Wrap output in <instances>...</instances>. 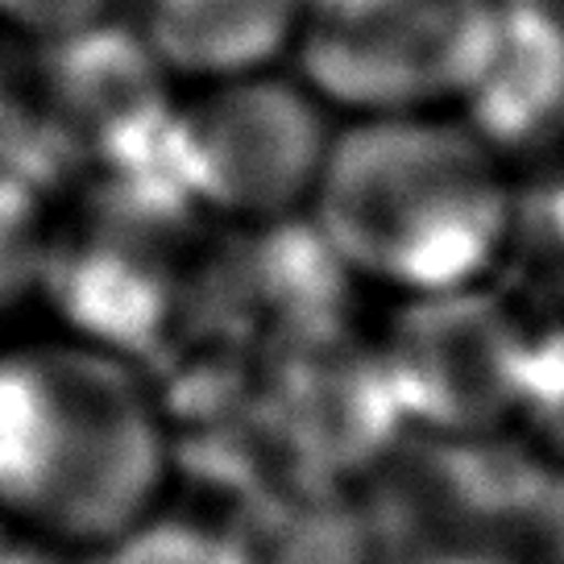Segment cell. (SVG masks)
Listing matches in <instances>:
<instances>
[{
	"mask_svg": "<svg viewBox=\"0 0 564 564\" xmlns=\"http://www.w3.org/2000/svg\"><path fill=\"white\" fill-rule=\"evenodd\" d=\"M171 427L124 352L84 336L0 349V528L96 552L159 511Z\"/></svg>",
	"mask_w": 564,
	"mask_h": 564,
	"instance_id": "1",
	"label": "cell"
},
{
	"mask_svg": "<svg viewBox=\"0 0 564 564\" xmlns=\"http://www.w3.org/2000/svg\"><path fill=\"white\" fill-rule=\"evenodd\" d=\"M514 216L498 150L427 112L333 133L312 192V225L336 262L406 295L474 286L502 258Z\"/></svg>",
	"mask_w": 564,
	"mask_h": 564,
	"instance_id": "2",
	"label": "cell"
},
{
	"mask_svg": "<svg viewBox=\"0 0 564 564\" xmlns=\"http://www.w3.org/2000/svg\"><path fill=\"white\" fill-rule=\"evenodd\" d=\"M494 0H303L300 63L316 100L366 117L460 100L490 42Z\"/></svg>",
	"mask_w": 564,
	"mask_h": 564,
	"instance_id": "3",
	"label": "cell"
},
{
	"mask_svg": "<svg viewBox=\"0 0 564 564\" xmlns=\"http://www.w3.org/2000/svg\"><path fill=\"white\" fill-rule=\"evenodd\" d=\"M328 141L316 96L258 70L175 108L166 162L183 199L265 225L312 204Z\"/></svg>",
	"mask_w": 564,
	"mask_h": 564,
	"instance_id": "4",
	"label": "cell"
},
{
	"mask_svg": "<svg viewBox=\"0 0 564 564\" xmlns=\"http://www.w3.org/2000/svg\"><path fill=\"white\" fill-rule=\"evenodd\" d=\"M531 333L481 286L411 295L382 370L403 420L441 436H486L523 403Z\"/></svg>",
	"mask_w": 564,
	"mask_h": 564,
	"instance_id": "5",
	"label": "cell"
},
{
	"mask_svg": "<svg viewBox=\"0 0 564 564\" xmlns=\"http://www.w3.org/2000/svg\"><path fill=\"white\" fill-rule=\"evenodd\" d=\"M460 100L469 105V129L494 150L564 138L561 0H494L490 42Z\"/></svg>",
	"mask_w": 564,
	"mask_h": 564,
	"instance_id": "6",
	"label": "cell"
},
{
	"mask_svg": "<svg viewBox=\"0 0 564 564\" xmlns=\"http://www.w3.org/2000/svg\"><path fill=\"white\" fill-rule=\"evenodd\" d=\"M54 105L67 133L88 138L105 154H124L150 138H166L175 108L166 105V70L138 30L117 18L54 42Z\"/></svg>",
	"mask_w": 564,
	"mask_h": 564,
	"instance_id": "7",
	"label": "cell"
},
{
	"mask_svg": "<svg viewBox=\"0 0 564 564\" xmlns=\"http://www.w3.org/2000/svg\"><path fill=\"white\" fill-rule=\"evenodd\" d=\"M303 0H145L138 34L166 75H258L300 34Z\"/></svg>",
	"mask_w": 564,
	"mask_h": 564,
	"instance_id": "8",
	"label": "cell"
},
{
	"mask_svg": "<svg viewBox=\"0 0 564 564\" xmlns=\"http://www.w3.org/2000/svg\"><path fill=\"white\" fill-rule=\"evenodd\" d=\"M232 540L241 564H370V535L336 498H282L262 531Z\"/></svg>",
	"mask_w": 564,
	"mask_h": 564,
	"instance_id": "9",
	"label": "cell"
},
{
	"mask_svg": "<svg viewBox=\"0 0 564 564\" xmlns=\"http://www.w3.org/2000/svg\"><path fill=\"white\" fill-rule=\"evenodd\" d=\"M88 556L91 564H241L229 531H212L195 519L162 511H150Z\"/></svg>",
	"mask_w": 564,
	"mask_h": 564,
	"instance_id": "10",
	"label": "cell"
},
{
	"mask_svg": "<svg viewBox=\"0 0 564 564\" xmlns=\"http://www.w3.org/2000/svg\"><path fill=\"white\" fill-rule=\"evenodd\" d=\"M51 270V229L37 192L18 175H0V307L34 291Z\"/></svg>",
	"mask_w": 564,
	"mask_h": 564,
	"instance_id": "11",
	"label": "cell"
},
{
	"mask_svg": "<svg viewBox=\"0 0 564 564\" xmlns=\"http://www.w3.org/2000/svg\"><path fill=\"white\" fill-rule=\"evenodd\" d=\"M519 411L535 423L540 441L564 460V319L544 333H531L528 378Z\"/></svg>",
	"mask_w": 564,
	"mask_h": 564,
	"instance_id": "12",
	"label": "cell"
},
{
	"mask_svg": "<svg viewBox=\"0 0 564 564\" xmlns=\"http://www.w3.org/2000/svg\"><path fill=\"white\" fill-rule=\"evenodd\" d=\"M117 4L121 0H0V30L54 46L117 18Z\"/></svg>",
	"mask_w": 564,
	"mask_h": 564,
	"instance_id": "13",
	"label": "cell"
},
{
	"mask_svg": "<svg viewBox=\"0 0 564 564\" xmlns=\"http://www.w3.org/2000/svg\"><path fill=\"white\" fill-rule=\"evenodd\" d=\"M399 564H514L507 561L498 547H490L486 540H441V544H423L415 556H406Z\"/></svg>",
	"mask_w": 564,
	"mask_h": 564,
	"instance_id": "14",
	"label": "cell"
},
{
	"mask_svg": "<svg viewBox=\"0 0 564 564\" xmlns=\"http://www.w3.org/2000/svg\"><path fill=\"white\" fill-rule=\"evenodd\" d=\"M0 564H70V552L34 540L25 531L0 528Z\"/></svg>",
	"mask_w": 564,
	"mask_h": 564,
	"instance_id": "15",
	"label": "cell"
},
{
	"mask_svg": "<svg viewBox=\"0 0 564 564\" xmlns=\"http://www.w3.org/2000/svg\"><path fill=\"white\" fill-rule=\"evenodd\" d=\"M544 216H547V249H552V258L564 265V183L556 187V192L547 195V204H544Z\"/></svg>",
	"mask_w": 564,
	"mask_h": 564,
	"instance_id": "16",
	"label": "cell"
},
{
	"mask_svg": "<svg viewBox=\"0 0 564 564\" xmlns=\"http://www.w3.org/2000/svg\"><path fill=\"white\" fill-rule=\"evenodd\" d=\"M9 117H13V84H9V75L0 67V133L9 129Z\"/></svg>",
	"mask_w": 564,
	"mask_h": 564,
	"instance_id": "17",
	"label": "cell"
},
{
	"mask_svg": "<svg viewBox=\"0 0 564 564\" xmlns=\"http://www.w3.org/2000/svg\"><path fill=\"white\" fill-rule=\"evenodd\" d=\"M556 519H561V523H556V544H561V561H564V502L556 507Z\"/></svg>",
	"mask_w": 564,
	"mask_h": 564,
	"instance_id": "18",
	"label": "cell"
}]
</instances>
